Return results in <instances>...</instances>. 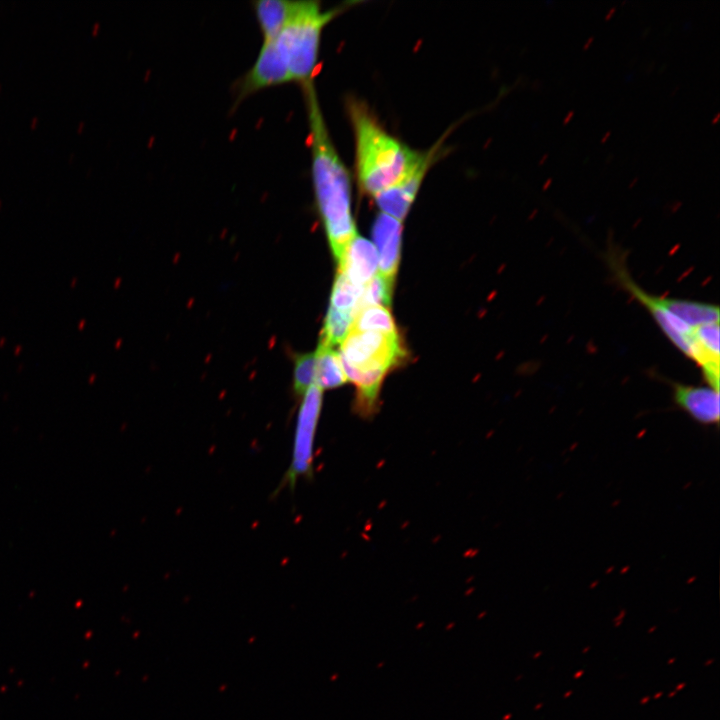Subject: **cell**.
<instances>
[{"instance_id": "30bf717a", "label": "cell", "mask_w": 720, "mask_h": 720, "mask_svg": "<svg viewBox=\"0 0 720 720\" xmlns=\"http://www.w3.org/2000/svg\"><path fill=\"white\" fill-rule=\"evenodd\" d=\"M402 224L401 221L380 213L372 228V236L377 248L380 274L394 279L400 259Z\"/></svg>"}, {"instance_id": "9c48e42d", "label": "cell", "mask_w": 720, "mask_h": 720, "mask_svg": "<svg viewBox=\"0 0 720 720\" xmlns=\"http://www.w3.org/2000/svg\"><path fill=\"white\" fill-rule=\"evenodd\" d=\"M337 262L338 272L360 287H365L375 276L379 265L375 246L358 235L346 245Z\"/></svg>"}, {"instance_id": "f546056e", "label": "cell", "mask_w": 720, "mask_h": 720, "mask_svg": "<svg viewBox=\"0 0 720 720\" xmlns=\"http://www.w3.org/2000/svg\"><path fill=\"white\" fill-rule=\"evenodd\" d=\"M97 28H98V23H95V25L93 27V33H95V31H97Z\"/></svg>"}, {"instance_id": "cb8c5ba5", "label": "cell", "mask_w": 720, "mask_h": 720, "mask_svg": "<svg viewBox=\"0 0 720 720\" xmlns=\"http://www.w3.org/2000/svg\"><path fill=\"white\" fill-rule=\"evenodd\" d=\"M593 40H594V38L590 37L588 39V41L585 43V45L583 46V49L586 50L589 47V45L593 42Z\"/></svg>"}, {"instance_id": "ac0fdd59", "label": "cell", "mask_w": 720, "mask_h": 720, "mask_svg": "<svg viewBox=\"0 0 720 720\" xmlns=\"http://www.w3.org/2000/svg\"><path fill=\"white\" fill-rule=\"evenodd\" d=\"M363 290L364 287L353 284L338 272L331 293L330 307L343 312H351L354 315L355 307Z\"/></svg>"}, {"instance_id": "603a6c76", "label": "cell", "mask_w": 720, "mask_h": 720, "mask_svg": "<svg viewBox=\"0 0 720 720\" xmlns=\"http://www.w3.org/2000/svg\"><path fill=\"white\" fill-rule=\"evenodd\" d=\"M611 132L608 131L604 134L603 138L601 139V143H605L607 139H609Z\"/></svg>"}, {"instance_id": "52a82bcc", "label": "cell", "mask_w": 720, "mask_h": 720, "mask_svg": "<svg viewBox=\"0 0 720 720\" xmlns=\"http://www.w3.org/2000/svg\"><path fill=\"white\" fill-rule=\"evenodd\" d=\"M444 137L422 151L417 162L394 185L374 196L382 213L402 221L408 214L424 179L441 153Z\"/></svg>"}, {"instance_id": "d4e9b609", "label": "cell", "mask_w": 720, "mask_h": 720, "mask_svg": "<svg viewBox=\"0 0 720 720\" xmlns=\"http://www.w3.org/2000/svg\"><path fill=\"white\" fill-rule=\"evenodd\" d=\"M37 122H38V118H37V117H33V118L31 119V121H30L31 127L34 128V127L36 126Z\"/></svg>"}, {"instance_id": "44dd1931", "label": "cell", "mask_w": 720, "mask_h": 720, "mask_svg": "<svg viewBox=\"0 0 720 720\" xmlns=\"http://www.w3.org/2000/svg\"><path fill=\"white\" fill-rule=\"evenodd\" d=\"M615 10H616V7H612V8L610 9V11L607 13V15H606V17H605V20H609V19L612 17V15H613V13L615 12Z\"/></svg>"}, {"instance_id": "4fadbf2b", "label": "cell", "mask_w": 720, "mask_h": 720, "mask_svg": "<svg viewBox=\"0 0 720 720\" xmlns=\"http://www.w3.org/2000/svg\"><path fill=\"white\" fill-rule=\"evenodd\" d=\"M657 302L690 327L719 322V307L686 299L659 297Z\"/></svg>"}, {"instance_id": "9a60e30c", "label": "cell", "mask_w": 720, "mask_h": 720, "mask_svg": "<svg viewBox=\"0 0 720 720\" xmlns=\"http://www.w3.org/2000/svg\"><path fill=\"white\" fill-rule=\"evenodd\" d=\"M350 330L399 333L391 313L383 306H368L359 310L354 316Z\"/></svg>"}, {"instance_id": "5bb4252c", "label": "cell", "mask_w": 720, "mask_h": 720, "mask_svg": "<svg viewBox=\"0 0 720 720\" xmlns=\"http://www.w3.org/2000/svg\"><path fill=\"white\" fill-rule=\"evenodd\" d=\"M347 381L339 355L333 347L320 343L316 351L315 386L320 390L331 389Z\"/></svg>"}, {"instance_id": "e0dca14e", "label": "cell", "mask_w": 720, "mask_h": 720, "mask_svg": "<svg viewBox=\"0 0 720 720\" xmlns=\"http://www.w3.org/2000/svg\"><path fill=\"white\" fill-rule=\"evenodd\" d=\"M353 319V313L343 312L329 307L321 332L320 343L330 347L342 343L351 329Z\"/></svg>"}, {"instance_id": "d6986e66", "label": "cell", "mask_w": 720, "mask_h": 720, "mask_svg": "<svg viewBox=\"0 0 720 720\" xmlns=\"http://www.w3.org/2000/svg\"><path fill=\"white\" fill-rule=\"evenodd\" d=\"M316 352L302 354L296 358L294 370V389L297 394H305L315 381Z\"/></svg>"}, {"instance_id": "4316f807", "label": "cell", "mask_w": 720, "mask_h": 720, "mask_svg": "<svg viewBox=\"0 0 720 720\" xmlns=\"http://www.w3.org/2000/svg\"><path fill=\"white\" fill-rule=\"evenodd\" d=\"M85 123L83 121H80L77 125V130L82 131L84 128Z\"/></svg>"}, {"instance_id": "5b68a950", "label": "cell", "mask_w": 720, "mask_h": 720, "mask_svg": "<svg viewBox=\"0 0 720 720\" xmlns=\"http://www.w3.org/2000/svg\"><path fill=\"white\" fill-rule=\"evenodd\" d=\"M607 263L619 285L643 305L654 318L662 332L684 355L693 360L694 341L692 328L660 305L656 296L647 293L631 277L622 255L615 251L607 254Z\"/></svg>"}, {"instance_id": "8992f818", "label": "cell", "mask_w": 720, "mask_h": 720, "mask_svg": "<svg viewBox=\"0 0 720 720\" xmlns=\"http://www.w3.org/2000/svg\"><path fill=\"white\" fill-rule=\"evenodd\" d=\"M322 407V390L310 387L300 406L295 429L291 463L280 487L294 489L299 478L313 477L314 438Z\"/></svg>"}, {"instance_id": "83f0119b", "label": "cell", "mask_w": 720, "mask_h": 720, "mask_svg": "<svg viewBox=\"0 0 720 720\" xmlns=\"http://www.w3.org/2000/svg\"><path fill=\"white\" fill-rule=\"evenodd\" d=\"M637 181H638V178H637V177H635V178H634V180L630 182V185H629V187H632V186H634V185H635V183H636Z\"/></svg>"}, {"instance_id": "ba28073f", "label": "cell", "mask_w": 720, "mask_h": 720, "mask_svg": "<svg viewBox=\"0 0 720 720\" xmlns=\"http://www.w3.org/2000/svg\"><path fill=\"white\" fill-rule=\"evenodd\" d=\"M676 406L698 424L718 426L720 419L719 391L709 386L671 383Z\"/></svg>"}, {"instance_id": "3957f363", "label": "cell", "mask_w": 720, "mask_h": 720, "mask_svg": "<svg viewBox=\"0 0 720 720\" xmlns=\"http://www.w3.org/2000/svg\"><path fill=\"white\" fill-rule=\"evenodd\" d=\"M348 113L355 142V173L360 191L374 197L394 185L417 162L422 151L390 134L359 101Z\"/></svg>"}, {"instance_id": "7a4b0ae2", "label": "cell", "mask_w": 720, "mask_h": 720, "mask_svg": "<svg viewBox=\"0 0 720 720\" xmlns=\"http://www.w3.org/2000/svg\"><path fill=\"white\" fill-rule=\"evenodd\" d=\"M302 87L311 152V179L317 208L336 260L354 238L351 178L327 128L314 81Z\"/></svg>"}, {"instance_id": "277c9868", "label": "cell", "mask_w": 720, "mask_h": 720, "mask_svg": "<svg viewBox=\"0 0 720 720\" xmlns=\"http://www.w3.org/2000/svg\"><path fill=\"white\" fill-rule=\"evenodd\" d=\"M342 366L356 371L388 373L407 356L399 333L350 330L338 353Z\"/></svg>"}, {"instance_id": "f1b7e54d", "label": "cell", "mask_w": 720, "mask_h": 720, "mask_svg": "<svg viewBox=\"0 0 720 720\" xmlns=\"http://www.w3.org/2000/svg\"><path fill=\"white\" fill-rule=\"evenodd\" d=\"M719 116H720V114L717 113L716 117H715V118L713 119V121H712V124L717 123V121H718V119H719Z\"/></svg>"}, {"instance_id": "2e32d148", "label": "cell", "mask_w": 720, "mask_h": 720, "mask_svg": "<svg viewBox=\"0 0 720 720\" xmlns=\"http://www.w3.org/2000/svg\"><path fill=\"white\" fill-rule=\"evenodd\" d=\"M393 280L381 274L375 275L364 287L354 310L355 314L368 306L388 307L391 303Z\"/></svg>"}, {"instance_id": "7c38bea8", "label": "cell", "mask_w": 720, "mask_h": 720, "mask_svg": "<svg viewBox=\"0 0 720 720\" xmlns=\"http://www.w3.org/2000/svg\"><path fill=\"white\" fill-rule=\"evenodd\" d=\"M300 1L258 0L251 2L263 41L273 39L292 18Z\"/></svg>"}, {"instance_id": "6da1fadb", "label": "cell", "mask_w": 720, "mask_h": 720, "mask_svg": "<svg viewBox=\"0 0 720 720\" xmlns=\"http://www.w3.org/2000/svg\"><path fill=\"white\" fill-rule=\"evenodd\" d=\"M345 8L342 4L325 10L319 1H300L283 29L273 39L262 41L254 63L236 81L235 105L267 88L312 82L323 30Z\"/></svg>"}, {"instance_id": "4dcf8cb0", "label": "cell", "mask_w": 720, "mask_h": 720, "mask_svg": "<svg viewBox=\"0 0 720 720\" xmlns=\"http://www.w3.org/2000/svg\"><path fill=\"white\" fill-rule=\"evenodd\" d=\"M0 89H1V84H0Z\"/></svg>"}, {"instance_id": "ffe728a7", "label": "cell", "mask_w": 720, "mask_h": 720, "mask_svg": "<svg viewBox=\"0 0 720 720\" xmlns=\"http://www.w3.org/2000/svg\"><path fill=\"white\" fill-rule=\"evenodd\" d=\"M574 116V111H569L566 117L563 120V125H567L570 122V119Z\"/></svg>"}, {"instance_id": "7402d4cb", "label": "cell", "mask_w": 720, "mask_h": 720, "mask_svg": "<svg viewBox=\"0 0 720 720\" xmlns=\"http://www.w3.org/2000/svg\"><path fill=\"white\" fill-rule=\"evenodd\" d=\"M547 158H548V153H545L542 156V158L540 159V161L538 162V165H540V166L543 165L546 162Z\"/></svg>"}, {"instance_id": "484cf974", "label": "cell", "mask_w": 720, "mask_h": 720, "mask_svg": "<svg viewBox=\"0 0 720 720\" xmlns=\"http://www.w3.org/2000/svg\"><path fill=\"white\" fill-rule=\"evenodd\" d=\"M551 183H552V178H548L547 181L543 185V189H547Z\"/></svg>"}, {"instance_id": "8fae6325", "label": "cell", "mask_w": 720, "mask_h": 720, "mask_svg": "<svg viewBox=\"0 0 720 720\" xmlns=\"http://www.w3.org/2000/svg\"><path fill=\"white\" fill-rule=\"evenodd\" d=\"M692 337L695 348L693 361L701 368L707 386L719 391V322L693 327Z\"/></svg>"}]
</instances>
